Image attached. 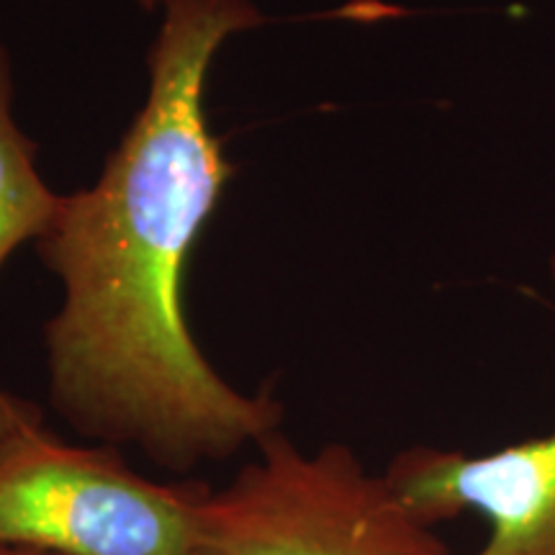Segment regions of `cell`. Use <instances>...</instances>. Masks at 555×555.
I'll return each mask as SVG.
<instances>
[{
	"label": "cell",
	"instance_id": "cell-5",
	"mask_svg": "<svg viewBox=\"0 0 555 555\" xmlns=\"http://www.w3.org/2000/svg\"><path fill=\"white\" fill-rule=\"evenodd\" d=\"M62 201L37 170V144L13 119L11 57L0 47V268L24 242L52 232Z\"/></svg>",
	"mask_w": 555,
	"mask_h": 555
},
{
	"label": "cell",
	"instance_id": "cell-3",
	"mask_svg": "<svg viewBox=\"0 0 555 555\" xmlns=\"http://www.w3.org/2000/svg\"><path fill=\"white\" fill-rule=\"evenodd\" d=\"M208 489L152 481L119 448L69 446L41 422L0 440V547L191 555Z\"/></svg>",
	"mask_w": 555,
	"mask_h": 555
},
{
	"label": "cell",
	"instance_id": "cell-1",
	"mask_svg": "<svg viewBox=\"0 0 555 555\" xmlns=\"http://www.w3.org/2000/svg\"><path fill=\"white\" fill-rule=\"evenodd\" d=\"M144 106L101 178L62 201L37 242L65 301L44 327L50 404L101 446L172 474L227 461L281 429L283 404L214 371L185 317V268L234 176L208 127V69L266 24L253 0H168Z\"/></svg>",
	"mask_w": 555,
	"mask_h": 555
},
{
	"label": "cell",
	"instance_id": "cell-6",
	"mask_svg": "<svg viewBox=\"0 0 555 555\" xmlns=\"http://www.w3.org/2000/svg\"><path fill=\"white\" fill-rule=\"evenodd\" d=\"M41 422H44V414L37 404L13 397L0 386V440H5V437L24 427L41 425Z\"/></svg>",
	"mask_w": 555,
	"mask_h": 555
},
{
	"label": "cell",
	"instance_id": "cell-2",
	"mask_svg": "<svg viewBox=\"0 0 555 555\" xmlns=\"http://www.w3.org/2000/svg\"><path fill=\"white\" fill-rule=\"evenodd\" d=\"M208 489L191 555H453L347 446L301 453L281 429Z\"/></svg>",
	"mask_w": 555,
	"mask_h": 555
},
{
	"label": "cell",
	"instance_id": "cell-4",
	"mask_svg": "<svg viewBox=\"0 0 555 555\" xmlns=\"http://www.w3.org/2000/svg\"><path fill=\"white\" fill-rule=\"evenodd\" d=\"M384 476L422 522L481 515L489 538L474 555H555V429L486 455L406 448Z\"/></svg>",
	"mask_w": 555,
	"mask_h": 555
},
{
	"label": "cell",
	"instance_id": "cell-8",
	"mask_svg": "<svg viewBox=\"0 0 555 555\" xmlns=\"http://www.w3.org/2000/svg\"><path fill=\"white\" fill-rule=\"evenodd\" d=\"M137 3L147 13H155V11H163V5L168 3V0H137Z\"/></svg>",
	"mask_w": 555,
	"mask_h": 555
},
{
	"label": "cell",
	"instance_id": "cell-7",
	"mask_svg": "<svg viewBox=\"0 0 555 555\" xmlns=\"http://www.w3.org/2000/svg\"><path fill=\"white\" fill-rule=\"evenodd\" d=\"M0 555H54V553L29 551V547H0Z\"/></svg>",
	"mask_w": 555,
	"mask_h": 555
}]
</instances>
